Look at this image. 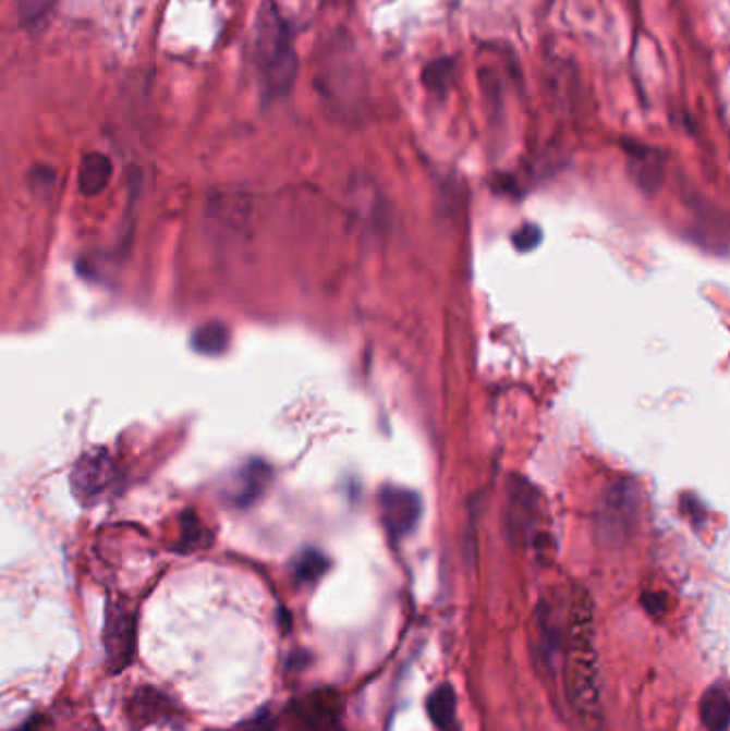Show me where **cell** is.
<instances>
[{"instance_id": "cell-16", "label": "cell", "mask_w": 730, "mask_h": 731, "mask_svg": "<svg viewBox=\"0 0 730 731\" xmlns=\"http://www.w3.org/2000/svg\"><path fill=\"white\" fill-rule=\"evenodd\" d=\"M326 569H328V559L321 552L306 550L294 563V575H296L299 582L308 584V582L319 580L326 573Z\"/></svg>"}, {"instance_id": "cell-14", "label": "cell", "mask_w": 730, "mask_h": 731, "mask_svg": "<svg viewBox=\"0 0 730 731\" xmlns=\"http://www.w3.org/2000/svg\"><path fill=\"white\" fill-rule=\"evenodd\" d=\"M230 330L219 324V321H210V324H204L199 326L193 337H191V346L195 353L199 355H208V357H215V355H221L228 351L230 346Z\"/></svg>"}, {"instance_id": "cell-7", "label": "cell", "mask_w": 730, "mask_h": 731, "mask_svg": "<svg viewBox=\"0 0 730 731\" xmlns=\"http://www.w3.org/2000/svg\"><path fill=\"white\" fill-rule=\"evenodd\" d=\"M129 717L135 726H174L181 719L177 702L155 686H139L129 699Z\"/></svg>"}, {"instance_id": "cell-11", "label": "cell", "mask_w": 730, "mask_h": 731, "mask_svg": "<svg viewBox=\"0 0 730 731\" xmlns=\"http://www.w3.org/2000/svg\"><path fill=\"white\" fill-rule=\"evenodd\" d=\"M698 712L707 731H729L730 699L727 684L718 682L709 686L701 699Z\"/></svg>"}, {"instance_id": "cell-19", "label": "cell", "mask_w": 730, "mask_h": 731, "mask_svg": "<svg viewBox=\"0 0 730 731\" xmlns=\"http://www.w3.org/2000/svg\"><path fill=\"white\" fill-rule=\"evenodd\" d=\"M643 606L649 614H660L665 610V595L647 593V595H643Z\"/></svg>"}, {"instance_id": "cell-12", "label": "cell", "mask_w": 730, "mask_h": 731, "mask_svg": "<svg viewBox=\"0 0 730 731\" xmlns=\"http://www.w3.org/2000/svg\"><path fill=\"white\" fill-rule=\"evenodd\" d=\"M457 69H459V60L452 54L433 58L430 62H426L421 73V82L426 93L443 99L457 84Z\"/></svg>"}, {"instance_id": "cell-13", "label": "cell", "mask_w": 730, "mask_h": 731, "mask_svg": "<svg viewBox=\"0 0 730 731\" xmlns=\"http://www.w3.org/2000/svg\"><path fill=\"white\" fill-rule=\"evenodd\" d=\"M428 717L433 726L441 731H459L457 723V695L450 684L437 686L426 702Z\"/></svg>"}, {"instance_id": "cell-4", "label": "cell", "mask_w": 730, "mask_h": 731, "mask_svg": "<svg viewBox=\"0 0 730 731\" xmlns=\"http://www.w3.org/2000/svg\"><path fill=\"white\" fill-rule=\"evenodd\" d=\"M71 490L82 505L106 499L121 482V468L108 451H86L71 468Z\"/></svg>"}, {"instance_id": "cell-5", "label": "cell", "mask_w": 730, "mask_h": 731, "mask_svg": "<svg viewBox=\"0 0 730 731\" xmlns=\"http://www.w3.org/2000/svg\"><path fill=\"white\" fill-rule=\"evenodd\" d=\"M104 648H106V666L112 674H119L133 661L135 614L122 604H110L106 610Z\"/></svg>"}, {"instance_id": "cell-18", "label": "cell", "mask_w": 730, "mask_h": 731, "mask_svg": "<svg viewBox=\"0 0 730 731\" xmlns=\"http://www.w3.org/2000/svg\"><path fill=\"white\" fill-rule=\"evenodd\" d=\"M54 4V0H20V15L26 24L37 22L39 17H44L50 7Z\"/></svg>"}, {"instance_id": "cell-2", "label": "cell", "mask_w": 730, "mask_h": 731, "mask_svg": "<svg viewBox=\"0 0 730 731\" xmlns=\"http://www.w3.org/2000/svg\"><path fill=\"white\" fill-rule=\"evenodd\" d=\"M253 62L266 101L283 99L299 77L296 35L272 0H264L253 24Z\"/></svg>"}, {"instance_id": "cell-8", "label": "cell", "mask_w": 730, "mask_h": 731, "mask_svg": "<svg viewBox=\"0 0 730 731\" xmlns=\"http://www.w3.org/2000/svg\"><path fill=\"white\" fill-rule=\"evenodd\" d=\"M625 153L630 159V173L634 175L636 184L647 193H656L665 175L662 153L632 139L625 142Z\"/></svg>"}, {"instance_id": "cell-3", "label": "cell", "mask_w": 730, "mask_h": 731, "mask_svg": "<svg viewBox=\"0 0 730 731\" xmlns=\"http://www.w3.org/2000/svg\"><path fill=\"white\" fill-rule=\"evenodd\" d=\"M345 704L334 689H315L285 710V731H345Z\"/></svg>"}, {"instance_id": "cell-10", "label": "cell", "mask_w": 730, "mask_h": 731, "mask_svg": "<svg viewBox=\"0 0 730 731\" xmlns=\"http://www.w3.org/2000/svg\"><path fill=\"white\" fill-rule=\"evenodd\" d=\"M112 173H114L112 161L104 153H88L82 159L77 171V184L82 195L95 197L104 193L112 180Z\"/></svg>"}, {"instance_id": "cell-1", "label": "cell", "mask_w": 730, "mask_h": 731, "mask_svg": "<svg viewBox=\"0 0 730 731\" xmlns=\"http://www.w3.org/2000/svg\"><path fill=\"white\" fill-rule=\"evenodd\" d=\"M563 686L581 723L598 731L605 721L600 655L596 642L594 599L583 586H574L563 624Z\"/></svg>"}, {"instance_id": "cell-9", "label": "cell", "mask_w": 730, "mask_h": 731, "mask_svg": "<svg viewBox=\"0 0 730 731\" xmlns=\"http://www.w3.org/2000/svg\"><path fill=\"white\" fill-rule=\"evenodd\" d=\"M270 477H272V471L266 462H261V460L246 462L232 482L230 499L234 501V505H253L264 495V490L268 488Z\"/></svg>"}, {"instance_id": "cell-21", "label": "cell", "mask_w": 730, "mask_h": 731, "mask_svg": "<svg viewBox=\"0 0 730 731\" xmlns=\"http://www.w3.org/2000/svg\"><path fill=\"white\" fill-rule=\"evenodd\" d=\"M210 731H219V730H210ZM228 731H232V730H228Z\"/></svg>"}, {"instance_id": "cell-15", "label": "cell", "mask_w": 730, "mask_h": 731, "mask_svg": "<svg viewBox=\"0 0 730 731\" xmlns=\"http://www.w3.org/2000/svg\"><path fill=\"white\" fill-rule=\"evenodd\" d=\"M212 544L210 531L202 524L199 515L195 511H186L181 517V537L177 541V550L188 555V552H199Z\"/></svg>"}, {"instance_id": "cell-20", "label": "cell", "mask_w": 730, "mask_h": 731, "mask_svg": "<svg viewBox=\"0 0 730 731\" xmlns=\"http://www.w3.org/2000/svg\"><path fill=\"white\" fill-rule=\"evenodd\" d=\"M17 731H52V721L44 715H35L31 721H26Z\"/></svg>"}, {"instance_id": "cell-17", "label": "cell", "mask_w": 730, "mask_h": 731, "mask_svg": "<svg viewBox=\"0 0 730 731\" xmlns=\"http://www.w3.org/2000/svg\"><path fill=\"white\" fill-rule=\"evenodd\" d=\"M543 240V231L536 226H523L519 227V231H514L512 235V242L516 246V251L521 253H530L534 251Z\"/></svg>"}, {"instance_id": "cell-6", "label": "cell", "mask_w": 730, "mask_h": 731, "mask_svg": "<svg viewBox=\"0 0 730 731\" xmlns=\"http://www.w3.org/2000/svg\"><path fill=\"white\" fill-rule=\"evenodd\" d=\"M379 511L388 535L392 539H399L414 531L423 513V503L421 497L412 490L384 486L379 492Z\"/></svg>"}]
</instances>
